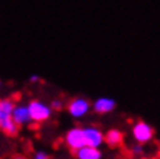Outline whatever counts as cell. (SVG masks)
Instances as JSON below:
<instances>
[{
	"label": "cell",
	"instance_id": "1",
	"mask_svg": "<svg viewBox=\"0 0 160 159\" xmlns=\"http://www.w3.org/2000/svg\"><path fill=\"white\" fill-rule=\"evenodd\" d=\"M14 103L16 102L9 98L0 99V131L9 138H14L19 135V125L12 119Z\"/></svg>",
	"mask_w": 160,
	"mask_h": 159
},
{
	"label": "cell",
	"instance_id": "2",
	"mask_svg": "<svg viewBox=\"0 0 160 159\" xmlns=\"http://www.w3.org/2000/svg\"><path fill=\"white\" fill-rule=\"evenodd\" d=\"M29 108V114H31V120L34 124H43L46 120L51 119L52 116V108L49 103L43 102V100H31L28 103Z\"/></svg>",
	"mask_w": 160,
	"mask_h": 159
},
{
	"label": "cell",
	"instance_id": "3",
	"mask_svg": "<svg viewBox=\"0 0 160 159\" xmlns=\"http://www.w3.org/2000/svg\"><path fill=\"white\" fill-rule=\"evenodd\" d=\"M66 110H68V113H69L71 118L82 119V118H85V116L89 113V110H91V102L86 99V98L77 96V98H74V99H71L68 102Z\"/></svg>",
	"mask_w": 160,
	"mask_h": 159
},
{
	"label": "cell",
	"instance_id": "4",
	"mask_svg": "<svg viewBox=\"0 0 160 159\" xmlns=\"http://www.w3.org/2000/svg\"><path fill=\"white\" fill-rule=\"evenodd\" d=\"M63 140H65V145H66L69 150H72V151L79 150L80 147L85 145L83 127H82V128H80V127H72V128H69V130L65 133Z\"/></svg>",
	"mask_w": 160,
	"mask_h": 159
},
{
	"label": "cell",
	"instance_id": "5",
	"mask_svg": "<svg viewBox=\"0 0 160 159\" xmlns=\"http://www.w3.org/2000/svg\"><path fill=\"white\" fill-rule=\"evenodd\" d=\"M83 136H85V145L100 148L105 144V133L99 127H94V125L83 127Z\"/></svg>",
	"mask_w": 160,
	"mask_h": 159
},
{
	"label": "cell",
	"instance_id": "6",
	"mask_svg": "<svg viewBox=\"0 0 160 159\" xmlns=\"http://www.w3.org/2000/svg\"><path fill=\"white\" fill-rule=\"evenodd\" d=\"M154 136V130L149 124L139 120L132 125V138L137 140V144H146L152 139Z\"/></svg>",
	"mask_w": 160,
	"mask_h": 159
},
{
	"label": "cell",
	"instance_id": "7",
	"mask_svg": "<svg viewBox=\"0 0 160 159\" xmlns=\"http://www.w3.org/2000/svg\"><path fill=\"white\" fill-rule=\"evenodd\" d=\"M12 119L19 127H25L32 124L31 120V114H29V108L28 103H22V102H16L14 108H12Z\"/></svg>",
	"mask_w": 160,
	"mask_h": 159
},
{
	"label": "cell",
	"instance_id": "8",
	"mask_svg": "<svg viewBox=\"0 0 160 159\" xmlns=\"http://www.w3.org/2000/svg\"><path fill=\"white\" fill-rule=\"evenodd\" d=\"M116 100L112 98H106V96H102V98H97L91 103V108L97 113V114H108L111 111H114L116 108Z\"/></svg>",
	"mask_w": 160,
	"mask_h": 159
},
{
	"label": "cell",
	"instance_id": "9",
	"mask_svg": "<svg viewBox=\"0 0 160 159\" xmlns=\"http://www.w3.org/2000/svg\"><path fill=\"white\" fill-rule=\"evenodd\" d=\"M76 159H102V151L100 148L96 147H89V145H83L79 150L74 151Z\"/></svg>",
	"mask_w": 160,
	"mask_h": 159
},
{
	"label": "cell",
	"instance_id": "10",
	"mask_svg": "<svg viewBox=\"0 0 160 159\" xmlns=\"http://www.w3.org/2000/svg\"><path fill=\"white\" fill-rule=\"evenodd\" d=\"M123 142V133L117 130V128H109L106 133H105V144L111 148H116L122 145Z\"/></svg>",
	"mask_w": 160,
	"mask_h": 159
},
{
	"label": "cell",
	"instance_id": "11",
	"mask_svg": "<svg viewBox=\"0 0 160 159\" xmlns=\"http://www.w3.org/2000/svg\"><path fill=\"white\" fill-rule=\"evenodd\" d=\"M131 153H132V156H136V158H139L143 155V147H142V144H137V145H134L132 148H131Z\"/></svg>",
	"mask_w": 160,
	"mask_h": 159
},
{
	"label": "cell",
	"instance_id": "12",
	"mask_svg": "<svg viewBox=\"0 0 160 159\" xmlns=\"http://www.w3.org/2000/svg\"><path fill=\"white\" fill-rule=\"evenodd\" d=\"M49 105H51L52 110H62V108H63V100L62 99H52Z\"/></svg>",
	"mask_w": 160,
	"mask_h": 159
},
{
	"label": "cell",
	"instance_id": "13",
	"mask_svg": "<svg viewBox=\"0 0 160 159\" xmlns=\"http://www.w3.org/2000/svg\"><path fill=\"white\" fill-rule=\"evenodd\" d=\"M32 159H49V155H48L45 150H37V151L34 153Z\"/></svg>",
	"mask_w": 160,
	"mask_h": 159
},
{
	"label": "cell",
	"instance_id": "14",
	"mask_svg": "<svg viewBox=\"0 0 160 159\" xmlns=\"http://www.w3.org/2000/svg\"><path fill=\"white\" fill-rule=\"evenodd\" d=\"M28 80H29L31 83H39L40 80H42V77H40V76H37V74H31Z\"/></svg>",
	"mask_w": 160,
	"mask_h": 159
},
{
	"label": "cell",
	"instance_id": "15",
	"mask_svg": "<svg viewBox=\"0 0 160 159\" xmlns=\"http://www.w3.org/2000/svg\"><path fill=\"white\" fill-rule=\"evenodd\" d=\"M12 159H28V158H25V156H22V155H16V156H12Z\"/></svg>",
	"mask_w": 160,
	"mask_h": 159
},
{
	"label": "cell",
	"instance_id": "16",
	"mask_svg": "<svg viewBox=\"0 0 160 159\" xmlns=\"http://www.w3.org/2000/svg\"><path fill=\"white\" fill-rule=\"evenodd\" d=\"M0 88H2V82H0Z\"/></svg>",
	"mask_w": 160,
	"mask_h": 159
}]
</instances>
